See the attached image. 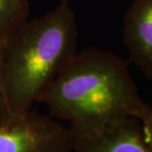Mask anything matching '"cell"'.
I'll use <instances>...</instances> for the list:
<instances>
[{"mask_svg": "<svg viewBox=\"0 0 152 152\" xmlns=\"http://www.w3.org/2000/svg\"><path fill=\"white\" fill-rule=\"evenodd\" d=\"M74 152H148L140 120L127 118L92 137H74Z\"/></svg>", "mask_w": 152, "mask_h": 152, "instance_id": "5", "label": "cell"}, {"mask_svg": "<svg viewBox=\"0 0 152 152\" xmlns=\"http://www.w3.org/2000/svg\"><path fill=\"white\" fill-rule=\"evenodd\" d=\"M124 41L132 63L152 80V0H134L125 17Z\"/></svg>", "mask_w": 152, "mask_h": 152, "instance_id": "4", "label": "cell"}, {"mask_svg": "<svg viewBox=\"0 0 152 152\" xmlns=\"http://www.w3.org/2000/svg\"><path fill=\"white\" fill-rule=\"evenodd\" d=\"M142 137L148 152H152V106H149L140 119Z\"/></svg>", "mask_w": 152, "mask_h": 152, "instance_id": "7", "label": "cell"}, {"mask_svg": "<svg viewBox=\"0 0 152 152\" xmlns=\"http://www.w3.org/2000/svg\"><path fill=\"white\" fill-rule=\"evenodd\" d=\"M0 152H74V134L66 124L31 109L0 126Z\"/></svg>", "mask_w": 152, "mask_h": 152, "instance_id": "3", "label": "cell"}, {"mask_svg": "<svg viewBox=\"0 0 152 152\" xmlns=\"http://www.w3.org/2000/svg\"><path fill=\"white\" fill-rule=\"evenodd\" d=\"M28 0H0V51L28 20Z\"/></svg>", "mask_w": 152, "mask_h": 152, "instance_id": "6", "label": "cell"}, {"mask_svg": "<svg viewBox=\"0 0 152 152\" xmlns=\"http://www.w3.org/2000/svg\"><path fill=\"white\" fill-rule=\"evenodd\" d=\"M1 53V51H0ZM8 123V112L6 107L4 93H3L2 80H1V68H0V126L5 125Z\"/></svg>", "mask_w": 152, "mask_h": 152, "instance_id": "8", "label": "cell"}, {"mask_svg": "<svg viewBox=\"0 0 152 152\" xmlns=\"http://www.w3.org/2000/svg\"><path fill=\"white\" fill-rule=\"evenodd\" d=\"M76 14L65 0L39 18L28 20L0 53L8 123L31 110L46 87L76 55Z\"/></svg>", "mask_w": 152, "mask_h": 152, "instance_id": "2", "label": "cell"}, {"mask_svg": "<svg viewBox=\"0 0 152 152\" xmlns=\"http://www.w3.org/2000/svg\"><path fill=\"white\" fill-rule=\"evenodd\" d=\"M37 102L66 123L74 137H92L130 117L140 120L150 106L127 62L98 48L76 53Z\"/></svg>", "mask_w": 152, "mask_h": 152, "instance_id": "1", "label": "cell"}]
</instances>
